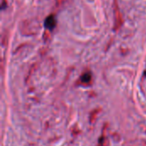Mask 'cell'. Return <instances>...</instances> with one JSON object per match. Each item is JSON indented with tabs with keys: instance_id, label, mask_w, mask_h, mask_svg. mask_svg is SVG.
Here are the masks:
<instances>
[{
	"instance_id": "3",
	"label": "cell",
	"mask_w": 146,
	"mask_h": 146,
	"mask_svg": "<svg viewBox=\"0 0 146 146\" xmlns=\"http://www.w3.org/2000/svg\"><path fill=\"white\" fill-rule=\"evenodd\" d=\"M104 131H105V129H104L103 134H102L101 138L99 139V142H98V146L104 145V140H105V133H104Z\"/></svg>"
},
{
	"instance_id": "1",
	"label": "cell",
	"mask_w": 146,
	"mask_h": 146,
	"mask_svg": "<svg viewBox=\"0 0 146 146\" xmlns=\"http://www.w3.org/2000/svg\"><path fill=\"white\" fill-rule=\"evenodd\" d=\"M56 18L53 15H49L48 17H46L45 21H44V27L45 28L49 29V30H52L55 27H56Z\"/></svg>"
},
{
	"instance_id": "2",
	"label": "cell",
	"mask_w": 146,
	"mask_h": 146,
	"mask_svg": "<svg viewBox=\"0 0 146 146\" xmlns=\"http://www.w3.org/2000/svg\"><path fill=\"white\" fill-rule=\"evenodd\" d=\"M92 80V74L90 72H86L81 76V81L84 83H88Z\"/></svg>"
}]
</instances>
